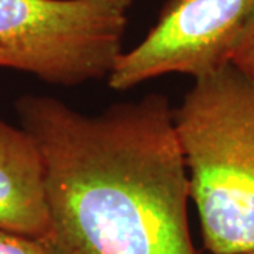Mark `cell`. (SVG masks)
<instances>
[{"label": "cell", "instance_id": "cell-1", "mask_svg": "<svg viewBox=\"0 0 254 254\" xmlns=\"http://www.w3.org/2000/svg\"><path fill=\"white\" fill-rule=\"evenodd\" d=\"M16 112L44 165L47 254H196L188 170L165 96L86 116L26 95Z\"/></svg>", "mask_w": 254, "mask_h": 254}, {"label": "cell", "instance_id": "cell-2", "mask_svg": "<svg viewBox=\"0 0 254 254\" xmlns=\"http://www.w3.org/2000/svg\"><path fill=\"white\" fill-rule=\"evenodd\" d=\"M174 125L205 249L254 252V82L232 64L195 79Z\"/></svg>", "mask_w": 254, "mask_h": 254}, {"label": "cell", "instance_id": "cell-3", "mask_svg": "<svg viewBox=\"0 0 254 254\" xmlns=\"http://www.w3.org/2000/svg\"><path fill=\"white\" fill-rule=\"evenodd\" d=\"M126 11L110 0H0V68L64 86L109 76Z\"/></svg>", "mask_w": 254, "mask_h": 254}, {"label": "cell", "instance_id": "cell-4", "mask_svg": "<svg viewBox=\"0 0 254 254\" xmlns=\"http://www.w3.org/2000/svg\"><path fill=\"white\" fill-rule=\"evenodd\" d=\"M253 11L254 0H167L147 36L119 57L109 86L127 91L165 73L196 79L218 71L230 64Z\"/></svg>", "mask_w": 254, "mask_h": 254}, {"label": "cell", "instance_id": "cell-5", "mask_svg": "<svg viewBox=\"0 0 254 254\" xmlns=\"http://www.w3.org/2000/svg\"><path fill=\"white\" fill-rule=\"evenodd\" d=\"M48 229L46 173L36 141L0 119V232L40 242Z\"/></svg>", "mask_w": 254, "mask_h": 254}, {"label": "cell", "instance_id": "cell-6", "mask_svg": "<svg viewBox=\"0 0 254 254\" xmlns=\"http://www.w3.org/2000/svg\"><path fill=\"white\" fill-rule=\"evenodd\" d=\"M230 64L254 82V11L237 38Z\"/></svg>", "mask_w": 254, "mask_h": 254}, {"label": "cell", "instance_id": "cell-7", "mask_svg": "<svg viewBox=\"0 0 254 254\" xmlns=\"http://www.w3.org/2000/svg\"><path fill=\"white\" fill-rule=\"evenodd\" d=\"M0 254H47L40 242L0 232Z\"/></svg>", "mask_w": 254, "mask_h": 254}, {"label": "cell", "instance_id": "cell-8", "mask_svg": "<svg viewBox=\"0 0 254 254\" xmlns=\"http://www.w3.org/2000/svg\"><path fill=\"white\" fill-rule=\"evenodd\" d=\"M110 1H113V3H116V4H119L120 7H123V9H128L131 4H133V1L134 0H110Z\"/></svg>", "mask_w": 254, "mask_h": 254}, {"label": "cell", "instance_id": "cell-9", "mask_svg": "<svg viewBox=\"0 0 254 254\" xmlns=\"http://www.w3.org/2000/svg\"><path fill=\"white\" fill-rule=\"evenodd\" d=\"M247 254H254V252H253V253H247Z\"/></svg>", "mask_w": 254, "mask_h": 254}]
</instances>
